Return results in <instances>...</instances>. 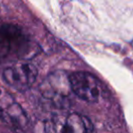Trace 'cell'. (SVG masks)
Segmentation results:
<instances>
[{
	"label": "cell",
	"mask_w": 133,
	"mask_h": 133,
	"mask_svg": "<svg viewBox=\"0 0 133 133\" xmlns=\"http://www.w3.org/2000/svg\"><path fill=\"white\" fill-rule=\"evenodd\" d=\"M39 52V48L20 26H0V63L28 60Z\"/></svg>",
	"instance_id": "cell-1"
},
{
	"label": "cell",
	"mask_w": 133,
	"mask_h": 133,
	"mask_svg": "<svg viewBox=\"0 0 133 133\" xmlns=\"http://www.w3.org/2000/svg\"><path fill=\"white\" fill-rule=\"evenodd\" d=\"M91 121L78 113H60L45 123V133H90Z\"/></svg>",
	"instance_id": "cell-2"
},
{
	"label": "cell",
	"mask_w": 133,
	"mask_h": 133,
	"mask_svg": "<svg viewBox=\"0 0 133 133\" xmlns=\"http://www.w3.org/2000/svg\"><path fill=\"white\" fill-rule=\"evenodd\" d=\"M3 78L10 87L18 91L30 89L37 77V69L28 60L14 62L3 71Z\"/></svg>",
	"instance_id": "cell-3"
},
{
	"label": "cell",
	"mask_w": 133,
	"mask_h": 133,
	"mask_svg": "<svg viewBox=\"0 0 133 133\" xmlns=\"http://www.w3.org/2000/svg\"><path fill=\"white\" fill-rule=\"evenodd\" d=\"M72 92L80 99L94 103L99 99L101 87L98 78L88 72H74L69 74Z\"/></svg>",
	"instance_id": "cell-4"
},
{
	"label": "cell",
	"mask_w": 133,
	"mask_h": 133,
	"mask_svg": "<svg viewBox=\"0 0 133 133\" xmlns=\"http://www.w3.org/2000/svg\"><path fill=\"white\" fill-rule=\"evenodd\" d=\"M40 92L46 98L54 101H61L72 92L69 82V75L63 71L52 72L40 85Z\"/></svg>",
	"instance_id": "cell-5"
},
{
	"label": "cell",
	"mask_w": 133,
	"mask_h": 133,
	"mask_svg": "<svg viewBox=\"0 0 133 133\" xmlns=\"http://www.w3.org/2000/svg\"><path fill=\"white\" fill-rule=\"evenodd\" d=\"M0 118L17 129H22L28 124L26 115L20 105L2 90H0Z\"/></svg>",
	"instance_id": "cell-6"
}]
</instances>
